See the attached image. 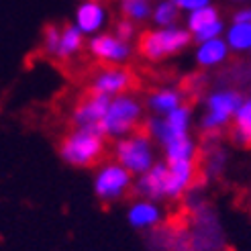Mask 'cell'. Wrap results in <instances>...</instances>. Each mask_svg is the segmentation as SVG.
<instances>
[{
  "label": "cell",
  "instance_id": "obj_1",
  "mask_svg": "<svg viewBox=\"0 0 251 251\" xmlns=\"http://www.w3.org/2000/svg\"><path fill=\"white\" fill-rule=\"evenodd\" d=\"M106 137L98 129L74 127L57 143V155L72 168H98L106 155Z\"/></svg>",
  "mask_w": 251,
  "mask_h": 251
},
{
  "label": "cell",
  "instance_id": "obj_2",
  "mask_svg": "<svg viewBox=\"0 0 251 251\" xmlns=\"http://www.w3.org/2000/svg\"><path fill=\"white\" fill-rule=\"evenodd\" d=\"M145 127V102H141L137 96L121 94L110 100L108 110L100 123V133L106 139H123Z\"/></svg>",
  "mask_w": 251,
  "mask_h": 251
},
{
  "label": "cell",
  "instance_id": "obj_3",
  "mask_svg": "<svg viewBox=\"0 0 251 251\" xmlns=\"http://www.w3.org/2000/svg\"><path fill=\"white\" fill-rule=\"evenodd\" d=\"M155 139L145 129L137 131L129 137H123L112 143V159L127 168L135 178L151 170L157 164Z\"/></svg>",
  "mask_w": 251,
  "mask_h": 251
},
{
  "label": "cell",
  "instance_id": "obj_4",
  "mask_svg": "<svg viewBox=\"0 0 251 251\" xmlns=\"http://www.w3.org/2000/svg\"><path fill=\"white\" fill-rule=\"evenodd\" d=\"M245 102V96L231 88L210 92L204 100V115L200 117L198 127L206 137H215L223 129L231 127L237 110Z\"/></svg>",
  "mask_w": 251,
  "mask_h": 251
},
{
  "label": "cell",
  "instance_id": "obj_5",
  "mask_svg": "<svg viewBox=\"0 0 251 251\" xmlns=\"http://www.w3.org/2000/svg\"><path fill=\"white\" fill-rule=\"evenodd\" d=\"M192 33L178 27H164L157 31H143L137 41V51L147 61L168 59L190 45Z\"/></svg>",
  "mask_w": 251,
  "mask_h": 251
},
{
  "label": "cell",
  "instance_id": "obj_6",
  "mask_svg": "<svg viewBox=\"0 0 251 251\" xmlns=\"http://www.w3.org/2000/svg\"><path fill=\"white\" fill-rule=\"evenodd\" d=\"M133 186H135V176L115 159L102 161L94 172L92 190L102 204L119 202L129 192H133Z\"/></svg>",
  "mask_w": 251,
  "mask_h": 251
},
{
  "label": "cell",
  "instance_id": "obj_7",
  "mask_svg": "<svg viewBox=\"0 0 251 251\" xmlns=\"http://www.w3.org/2000/svg\"><path fill=\"white\" fill-rule=\"evenodd\" d=\"M149 135L155 139L157 145H166L174 137L190 135L192 129V106L182 104L176 110H172L168 117H149L145 119V127Z\"/></svg>",
  "mask_w": 251,
  "mask_h": 251
},
{
  "label": "cell",
  "instance_id": "obj_8",
  "mask_svg": "<svg viewBox=\"0 0 251 251\" xmlns=\"http://www.w3.org/2000/svg\"><path fill=\"white\" fill-rule=\"evenodd\" d=\"M133 86H135V76L129 68H125V66H100V70L90 78L88 92L115 98L121 94H129V90Z\"/></svg>",
  "mask_w": 251,
  "mask_h": 251
},
{
  "label": "cell",
  "instance_id": "obj_9",
  "mask_svg": "<svg viewBox=\"0 0 251 251\" xmlns=\"http://www.w3.org/2000/svg\"><path fill=\"white\" fill-rule=\"evenodd\" d=\"M88 53L100 66H123L131 57V45L121 41L115 33H102L90 39Z\"/></svg>",
  "mask_w": 251,
  "mask_h": 251
},
{
  "label": "cell",
  "instance_id": "obj_10",
  "mask_svg": "<svg viewBox=\"0 0 251 251\" xmlns=\"http://www.w3.org/2000/svg\"><path fill=\"white\" fill-rule=\"evenodd\" d=\"M168 172H170V164L164 159V161H157V164L151 170H147L145 174L137 176L135 186H133L135 196L153 200V202L168 200Z\"/></svg>",
  "mask_w": 251,
  "mask_h": 251
},
{
  "label": "cell",
  "instance_id": "obj_11",
  "mask_svg": "<svg viewBox=\"0 0 251 251\" xmlns=\"http://www.w3.org/2000/svg\"><path fill=\"white\" fill-rule=\"evenodd\" d=\"M108 96L102 94H94V92H88L80 102L74 106L70 121L74 127H84V129H98L100 131V123H102L108 104H110Z\"/></svg>",
  "mask_w": 251,
  "mask_h": 251
},
{
  "label": "cell",
  "instance_id": "obj_12",
  "mask_svg": "<svg viewBox=\"0 0 251 251\" xmlns=\"http://www.w3.org/2000/svg\"><path fill=\"white\" fill-rule=\"evenodd\" d=\"M127 223L135 231H155L164 223V208L147 198H135L127 206Z\"/></svg>",
  "mask_w": 251,
  "mask_h": 251
},
{
  "label": "cell",
  "instance_id": "obj_13",
  "mask_svg": "<svg viewBox=\"0 0 251 251\" xmlns=\"http://www.w3.org/2000/svg\"><path fill=\"white\" fill-rule=\"evenodd\" d=\"M198 166L196 161H176L170 164L168 172V200H180L184 198L196 182Z\"/></svg>",
  "mask_w": 251,
  "mask_h": 251
},
{
  "label": "cell",
  "instance_id": "obj_14",
  "mask_svg": "<svg viewBox=\"0 0 251 251\" xmlns=\"http://www.w3.org/2000/svg\"><path fill=\"white\" fill-rule=\"evenodd\" d=\"M184 104V92L180 88H157V90L149 92L145 98V108L151 112L153 117H168L172 110Z\"/></svg>",
  "mask_w": 251,
  "mask_h": 251
},
{
  "label": "cell",
  "instance_id": "obj_15",
  "mask_svg": "<svg viewBox=\"0 0 251 251\" xmlns=\"http://www.w3.org/2000/svg\"><path fill=\"white\" fill-rule=\"evenodd\" d=\"M84 49V33L76 27V25H64L61 27V41H59V49L55 61L59 64H70L74 61Z\"/></svg>",
  "mask_w": 251,
  "mask_h": 251
},
{
  "label": "cell",
  "instance_id": "obj_16",
  "mask_svg": "<svg viewBox=\"0 0 251 251\" xmlns=\"http://www.w3.org/2000/svg\"><path fill=\"white\" fill-rule=\"evenodd\" d=\"M161 149H164V159L168 164H176V161H196V155H198V143L194 141L192 135L174 137L172 141L161 145Z\"/></svg>",
  "mask_w": 251,
  "mask_h": 251
},
{
  "label": "cell",
  "instance_id": "obj_17",
  "mask_svg": "<svg viewBox=\"0 0 251 251\" xmlns=\"http://www.w3.org/2000/svg\"><path fill=\"white\" fill-rule=\"evenodd\" d=\"M229 135L235 145L251 149V96L245 98L241 108L237 110V115L229 127Z\"/></svg>",
  "mask_w": 251,
  "mask_h": 251
},
{
  "label": "cell",
  "instance_id": "obj_18",
  "mask_svg": "<svg viewBox=\"0 0 251 251\" xmlns=\"http://www.w3.org/2000/svg\"><path fill=\"white\" fill-rule=\"evenodd\" d=\"M229 57V43L223 41L221 37L217 39H210L198 45V51H196V61L200 68H215L225 64Z\"/></svg>",
  "mask_w": 251,
  "mask_h": 251
},
{
  "label": "cell",
  "instance_id": "obj_19",
  "mask_svg": "<svg viewBox=\"0 0 251 251\" xmlns=\"http://www.w3.org/2000/svg\"><path fill=\"white\" fill-rule=\"evenodd\" d=\"M102 23H104V10L96 2H86L76 12V27L84 35L96 33L100 27H102Z\"/></svg>",
  "mask_w": 251,
  "mask_h": 251
},
{
  "label": "cell",
  "instance_id": "obj_20",
  "mask_svg": "<svg viewBox=\"0 0 251 251\" xmlns=\"http://www.w3.org/2000/svg\"><path fill=\"white\" fill-rule=\"evenodd\" d=\"M227 43L237 53L251 51V23H233L227 31Z\"/></svg>",
  "mask_w": 251,
  "mask_h": 251
},
{
  "label": "cell",
  "instance_id": "obj_21",
  "mask_svg": "<svg viewBox=\"0 0 251 251\" xmlns=\"http://www.w3.org/2000/svg\"><path fill=\"white\" fill-rule=\"evenodd\" d=\"M219 12L217 8L212 6H204V8H198V10H192L190 19H188V31L192 33V37L200 31H204L208 27H212L215 23H219Z\"/></svg>",
  "mask_w": 251,
  "mask_h": 251
},
{
  "label": "cell",
  "instance_id": "obj_22",
  "mask_svg": "<svg viewBox=\"0 0 251 251\" xmlns=\"http://www.w3.org/2000/svg\"><path fill=\"white\" fill-rule=\"evenodd\" d=\"M121 12L125 19L141 23L151 15V2L149 0H121Z\"/></svg>",
  "mask_w": 251,
  "mask_h": 251
},
{
  "label": "cell",
  "instance_id": "obj_23",
  "mask_svg": "<svg viewBox=\"0 0 251 251\" xmlns=\"http://www.w3.org/2000/svg\"><path fill=\"white\" fill-rule=\"evenodd\" d=\"M178 15H180V6L174 2V0H166L161 2L155 12H153V21L159 25L161 29L164 27H174V23L178 21Z\"/></svg>",
  "mask_w": 251,
  "mask_h": 251
},
{
  "label": "cell",
  "instance_id": "obj_24",
  "mask_svg": "<svg viewBox=\"0 0 251 251\" xmlns=\"http://www.w3.org/2000/svg\"><path fill=\"white\" fill-rule=\"evenodd\" d=\"M59 41H61V29L57 27V25H45V29H43V41H41L43 53L55 59L57 49H59Z\"/></svg>",
  "mask_w": 251,
  "mask_h": 251
},
{
  "label": "cell",
  "instance_id": "obj_25",
  "mask_svg": "<svg viewBox=\"0 0 251 251\" xmlns=\"http://www.w3.org/2000/svg\"><path fill=\"white\" fill-rule=\"evenodd\" d=\"M115 35L119 37L121 41H125V43H129L133 37H135V23L133 21H129V19H119L117 23H115Z\"/></svg>",
  "mask_w": 251,
  "mask_h": 251
},
{
  "label": "cell",
  "instance_id": "obj_26",
  "mask_svg": "<svg viewBox=\"0 0 251 251\" xmlns=\"http://www.w3.org/2000/svg\"><path fill=\"white\" fill-rule=\"evenodd\" d=\"M174 2L184 10H198V8H204L208 0H174Z\"/></svg>",
  "mask_w": 251,
  "mask_h": 251
},
{
  "label": "cell",
  "instance_id": "obj_27",
  "mask_svg": "<svg viewBox=\"0 0 251 251\" xmlns=\"http://www.w3.org/2000/svg\"><path fill=\"white\" fill-rule=\"evenodd\" d=\"M235 23H251V8L237 12V15H235Z\"/></svg>",
  "mask_w": 251,
  "mask_h": 251
},
{
  "label": "cell",
  "instance_id": "obj_28",
  "mask_svg": "<svg viewBox=\"0 0 251 251\" xmlns=\"http://www.w3.org/2000/svg\"><path fill=\"white\" fill-rule=\"evenodd\" d=\"M90 2H96L98 4V2H102V0H90Z\"/></svg>",
  "mask_w": 251,
  "mask_h": 251
},
{
  "label": "cell",
  "instance_id": "obj_29",
  "mask_svg": "<svg viewBox=\"0 0 251 251\" xmlns=\"http://www.w3.org/2000/svg\"><path fill=\"white\" fill-rule=\"evenodd\" d=\"M249 92H251V88H249Z\"/></svg>",
  "mask_w": 251,
  "mask_h": 251
}]
</instances>
